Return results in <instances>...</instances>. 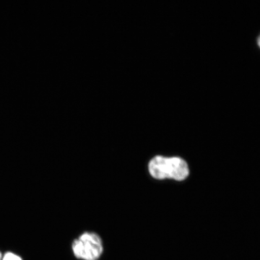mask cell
Instances as JSON below:
<instances>
[{
    "label": "cell",
    "mask_w": 260,
    "mask_h": 260,
    "mask_svg": "<svg viewBox=\"0 0 260 260\" xmlns=\"http://www.w3.org/2000/svg\"><path fill=\"white\" fill-rule=\"evenodd\" d=\"M72 249L75 256L83 260H98L104 250L102 238L93 232L84 233L74 240Z\"/></svg>",
    "instance_id": "obj_2"
},
{
    "label": "cell",
    "mask_w": 260,
    "mask_h": 260,
    "mask_svg": "<svg viewBox=\"0 0 260 260\" xmlns=\"http://www.w3.org/2000/svg\"><path fill=\"white\" fill-rule=\"evenodd\" d=\"M2 260H22L19 256L12 252L6 253L3 256Z\"/></svg>",
    "instance_id": "obj_3"
},
{
    "label": "cell",
    "mask_w": 260,
    "mask_h": 260,
    "mask_svg": "<svg viewBox=\"0 0 260 260\" xmlns=\"http://www.w3.org/2000/svg\"><path fill=\"white\" fill-rule=\"evenodd\" d=\"M2 258H3V256H2V253L0 252V260H2Z\"/></svg>",
    "instance_id": "obj_5"
},
{
    "label": "cell",
    "mask_w": 260,
    "mask_h": 260,
    "mask_svg": "<svg viewBox=\"0 0 260 260\" xmlns=\"http://www.w3.org/2000/svg\"><path fill=\"white\" fill-rule=\"evenodd\" d=\"M148 171L152 177L160 180L170 178L183 181L189 174L187 162L183 159L161 155L155 156L149 161Z\"/></svg>",
    "instance_id": "obj_1"
},
{
    "label": "cell",
    "mask_w": 260,
    "mask_h": 260,
    "mask_svg": "<svg viewBox=\"0 0 260 260\" xmlns=\"http://www.w3.org/2000/svg\"><path fill=\"white\" fill-rule=\"evenodd\" d=\"M258 45H259V47L260 48V36H259V37L258 38Z\"/></svg>",
    "instance_id": "obj_4"
}]
</instances>
